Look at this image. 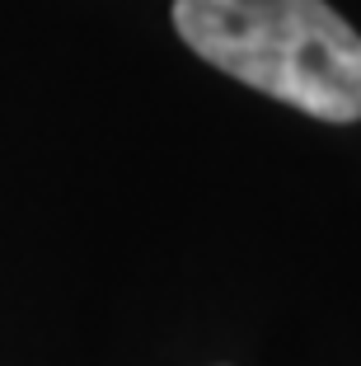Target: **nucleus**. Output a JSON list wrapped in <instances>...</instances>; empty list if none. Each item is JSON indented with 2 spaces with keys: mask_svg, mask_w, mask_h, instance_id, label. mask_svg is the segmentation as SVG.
I'll list each match as a JSON object with an SVG mask.
<instances>
[{
  "mask_svg": "<svg viewBox=\"0 0 361 366\" xmlns=\"http://www.w3.org/2000/svg\"><path fill=\"white\" fill-rule=\"evenodd\" d=\"M207 66L319 122H361V33L329 0H174Z\"/></svg>",
  "mask_w": 361,
  "mask_h": 366,
  "instance_id": "nucleus-1",
  "label": "nucleus"
}]
</instances>
